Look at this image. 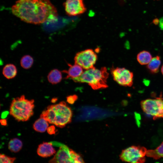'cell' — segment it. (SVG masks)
I'll use <instances>...</instances> for the list:
<instances>
[{"mask_svg":"<svg viewBox=\"0 0 163 163\" xmlns=\"http://www.w3.org/2000/svg\"><path fill=\"white\" fill-rule=\"evenodd\" d=\"M11 10L14 15L29 23L40 24L58 19L56 9L49 0H18Z\"/></svg>","mask_w":163,"mask_h":163,"instance_id":"obj_1","label":"cell"},{"mask_svg":"<svg viewBox=\"0 0 163 163\" xmlns=\"http://www.w3.org/2000/svg\"><path fill=\"white\" fill-rule=\"evenodd\" d=\"M72 114L71 108L65 102L62 101L48 106L42 112L40 117L45 119L49 123L62 128L70 123Z\"/></svg>","mask_w":163,"mask_h":163,"instance_id":"obj_2","label":"cell"},{"mask_svg":"<svg viewBox=\"0 0 163 163\" xmlns=\"http://www.w3.org/2000/svg\"><path fill=\"white\" fill-rule=\"evenodd\" d=\"M109 75L106 67L98 69L94 67L86 70L80 76L72 80L76 82L87 83L93 89L97 90L108 87L107 80Z\"/></svg>","mask_w":163,"mask_h":163,"instance_id":"obj_3","label":"cell"},{"mask_svg":"<svg viewBox=\"0 0 163 163\" xmlns=\"http://www.w3.org/2000/svg\"><path fill=\"white\" fill-rule=\"evenodd\" d=\"M34 100H29L25 96L14 98L10 107V114L18 121H26L34 114Z\"/></svg>","mask_w":163,"mask_h":163,"instance_id":"obj_4","label":"cell"},{"mask_svg":"<svg viewBox=\"0 0 163 163\" xmlns=\"http://www.w3.org/2000/svg\"><path fill=\"white\" fill-rule=\"evenodd\" d=\"M147 150L145 147L132 145L122 151L120 159L123 161L129 163H144Z\"/></svg>","mask_w":163,"mask_h":163,"instance_id":"obj_5","label":"cell"},{"mask_svg":"<svg viewBox=\"0 0 163 163\" xmlns=\"http://www.w3.org/2000/svg\"><path fill=\"white\" fill-rule=\"evenodd\" d=\"M49 163H85L81 156L65 145H62Z\"/></svg>","mask_w":163,"mask_h":163,"instance_id":"obj_6","label":"cell"},{"mask_svg":"<svg viewBox=\"0 0 163 163\" xmlns=\"http://www.w3.org/2000/svg\"><path fill=\"white\" fill-rule=\"evenodd\" d=\"M140 105L143 112L152 117L154 120L163 118V98L143 100L141 102Z\"/></svg>","mask_w":163,"mask_h":163,"instance_id":"obj_7","label":"cell"},{"mask_svg":"<svg viewBox=\"0 0 163 163\" xmlns=\"http://www.w3.org/2000/svg\"><path fill=\"white\" fill-rule=\"evenodd\" d=\"M97 56L94 51L88 49L77 53L74 58L75 64L88 70L94 67L97 60Z\"/></svg>","mask_w":163,"mask_h":163,"instance_id":"obj_8","label":"cell"},{"mask_svg":"<svg viewBox=\"0 0 163 163\" xmlns=\"http://www.w3.org/2000/svg\"><path fill=\"white\" fill-rule=\"evenodd\" d=\"M111 73L113 80L119 85L131 87L133 85V74L124 68L112 67Z\"/></svg>","mask_w":163,"mask_h":163,"instance_id":"obj_9","label":"cell"},{"mask_svg":"<svg viewBox=\"0 0 163 163\" xmlns=\"http://www.w3.org/2000/svg\"><path fill=\"white\" fill-rule=\"evenodd\" d=\"M64 5L66 14L69 16L82 14L86 10L83 0H66Z\"/></svg>","mask_w":163,"mask_h":163,"instance_id":"obj_10","label":"cell"},{"mask_svg":"<svg viewBox=\"0 0 163 163\" xmlns=\"http://www.w3.org/2000/svg\"><path fill=\"white\" fill-rule=\"evenodd\" d=\"M37 153L40 157L47 158L55 154L56 153V151L51 143L44 142L38 145Z\"/></svg>","mask_w":163,"mask_h":163,"instance_id":"obj_11","label":"cell"},{"mask_svg":"<svg viewBox=\"0 0 163 163\" xmlns=\"http://www.w3.org/2000/svg\"><path fill=\"white\" fill-rule=\"evenodd\" d=\"M69 68L67 70H64L62 72L66 74V79L71 78L72 79L80 76L83 72V68L80 66L75 64L72 65L68 63Z\"/></svg>","mask_w":163,"mask_h":163,"instance_id":"obj_12","label":"cell"},{"mask_svg":"<svg viewBox=\"0 0 163 163\" xmlns=\"http://www.w3.org/2000/svg\"><path fill=\"white\" fill-rule=\"evenodd\" d=\"M17 73V68L13 64H6L2 69L3 75L8 79L14 78L16 76Z\"/></svg>","mask_w":163,"mask_h":163,"instance_id":"obj_13","label":"cell"},{"mask_svg":"<svg viewBox=\"0 0 163 163\" xmlns=\"http://www.w3.org/2000/svg\"><path fill=\"white\" fill-rule=\"evenodd\" d=\"M47 78L49 82L52 85L59 83L62 78L61 72L57 69L52 70L48 73Z\"/></svg>","mask_w":163,"mask_h":163,"instance_id":"obj_14","label":"cell"},{"mask_svg":"<svg viewBox=\"0 0 163 163\" xmlns=\"http://www.w3.org/2000/svg\"><path fill=\"white\" fill-rule=\"evenodd\" d=\"M146 156L155 160L163 158V141L155 149L147 150Z\"/></svg>","mask_w":163,"mask_h":163,"instance_id":"obj_15","label":"cell"},{"mask_svg":"<svg viewBox=\"0 0 163 163\" xmlns=\"http://www.w3.org/2000/svg\"><path fill=\"white\" fill-rule=\"evenodd\" d=\"M49 123L44 118L40 117L37 120L33 125V128L36 131L44 132L49 127Z\"/></svg>","mask_w":163,"mask_h":163,"instance_id":"obj_16","label":"cell"},{"mask_svg":"<svg viewBox=\"0 0 163 163\" xmlns=\"http://www.w3.org/2000/svg\"><path fill=\"white\" fill-rule=\"evenodd\" d=\"M23 146L22 142L19 139L14 138L11 139L8 143V148L11 152L16 153L19 152Z\"/></svg>","mask_w":163,"mask_h":163,"instance_id":"obj_17","label":"cell"},{"mask_svg":"<svg viewBox=\"0 0 163 163\" xmlns=\"http://www.w3.org/2000/svg\"><path fill=\"white\" fill-rule=\"evenodd\" d=\"M161 63L160 57L158 56L153 58L148 64L147 68L151 72L155 73L158 72Z\"/></svg>","mask_w":163,"mask_h":163,"instance_id":"obj_18","label":"cell"},{"mask_svg":"<svg viewBox=\"0 0 163 163\" xmlns=\"http://www.w3.org/2000/svg\"><path fill=\"white\" fill-rule=\"evenodd\" d=\"M152 59V55L150 53L146 51L140 52L137 56L138 61L142 65L148 64Z\"/></svg>","mask_w":163,"mask_h":163,"instance_id":"obj_19","label":"cell"},{"mask_svg":"<svg viewBox=\"0 0 163 163\" xmlns=\"http://www.w3.org/2000/svg\"><path fill=\"white\" fill-rule=\"evenodd\" d=\"M33 58L29 55L23 56L21 59L20 64L21 66L25 69L30 68L34 63Z\"/></svg>","mask_w":163,"mask_h":163,"instance_id":"obj_20","label":"cell"},{"mask_svg":"<svg viewBox=\"0 0 163 163\" xmlns=\"http://www.w3.org/2000/svg\"><path fill=\"white\" fill-rule=\"evenodd\" d=\"M15 157H12L3 154L0 155V163H14L16 160Z\"/></svg>","mask_w":163,"mask_h":163,"instance_id":"obj_21","label":"cell"},{"mask_svg":"<svg viewBox=\"0 0 163 163\" xmlns=\"http://www.w3.org/2000/svg\"><path fill=\"white\" fill-rule=\"evenodd\" d=\"M47 131L48 133L50 135L55 134L56 131V128L53 125L49 126L47 129Z\"/></svg>","mask_w":163,"mask_h":163,"instance_id":"obj_22","label":"cell"},{"mask_svg":"<svg viewBox=\"0 0 163 163\" xmlns=\"http://www.w3.org/2000/svg\"><path fill=\"white\" fill-rule=\"evenodd\" d=\"M77 98V96L75 95L69 96L67 97V101L69 103L72 104Z\"/></svg>","mask_w":163,"mask_h":163,"instance_id":"obj_23","label":"cell"},{"mask_svg":"<svg viewBox=\"0 0 163 163\" xmlns=\"http://www.w3.org/2000/svg\"><path fill=\"white\" fill-rule=\"evenodd\" d=\"M159 26L161 29L163 30V17L159 20Z\"/></svg>","mask_w":163,"mask_h":163,"instance_id":"obj_24","label":"cell"},{"mask_svg":"<svg viewBox=\"0 0 163 163\" xmlns=\"http://www.w3.org/2000/svg\"><path fill=\"white\" fill-rule=\"evenodd\" d=\"M1 123L2 125L5 126L7 124V121L5 119H3L1 120Z\"/></svg>","mask_w":163,"mask_h":163,"instance_id":"obj_25","label":"cell"},{"mask_svg":"<svg viewBox=\"0 0 163 163\" xmlns=\"http://www.w3.org/2000/svg\"><path fill=\"white\" fill-rule=\"evenodd\" d=\"M153 22L155 24H157L159 23V21L157 19H155L154 20Z\"/></svg>","mask_w":163,"mask_h":163,"instance_id":"obj_26","label":"cell"},{"mask_svg":"<svg viewBox=\"0 0 163 163\" xmlns=\"http://www.w3.org/2000/svg\"><path fill=\"white\" fill-rule=\"evenodd\" d=\"M57 100V99L56 98H53L51 100V102L53 103H55Z\"/></svg>","mask_w":163,"mask_h":163,"instance_id":"obj_27","label":"cell"},{"mask_svg":"<svg viewBox=\"0 0 163 163\" xmlns=\"http://www.w3.org/2000/svg\"><path fill=\"white\" fill-rule=\"evenodd\" d=\"M161 73H162V74L163 75V65H162V67L161 68Z\"/></svg>","mask_w":163,"mask_h":163,"instance_id":"obj_28","label":"cell"},{"mask_svg":"<svg viewBox=\"0 0 163 163\" xmlns=\"http://www.w3.org/2000/svg\"></svg>","mask_w":163,"mask_h":163,"instance_id":"obj_29","label":"cell"}]
</instances>
